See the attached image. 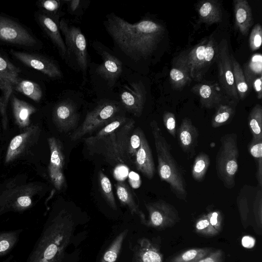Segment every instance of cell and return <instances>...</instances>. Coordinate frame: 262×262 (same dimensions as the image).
<instances>
[{"label":"cell","mask_w":262,"mask_h":262,"mask_svg":"<svg viewBox=\"0 0 262 262\" xmlns=\"http://www.w3.org/2000/svg\"><path fill=\"white\" fill-rule=\"evenodd\" d=\"M85 142L88 149L92 154L101 155L105 161L112 166L126 164L118 147L115 132L97 139L86 138Z\"/></svg>","instance_id":"cell-10"},{"label":"cell","mask_w":262,"mask_h":262,"mask_svg":"<svg viewBox=\"0 0 262 262\" xmlns=\"http://www.w3.org/2000/svg\"><path fill=\"white\" fill-rule=\"evenodd\" d=\"M246 82L249 86H252L253 81L262 76V56L260 54L252 55L249 62L244 66L243 71Z\"/></svg>","instance_id":"cell-32"},{"label":"cell","mask_w":262,"mask_h":262,"mask_svg":"<svg viewBox=\"0 0 262 262\" xmlns=\"http://www.w3.org/2000/svg\"><path fill=\"white\" fill-rule=\"evenodd\" d=\"M128 232L124 230L113 241L109 248L104 254L101 262H115L120 252L124 239Z\"/></svg>","instance_id":"cell-38"},{"label":"cell","mask_w":262,"mask_h":262,"mask_svg":"<svg viewBox=\"0 0 262 262\" xmlns=\"http://www.w3.org/2000/svg\"><path fill=\"white\" fill-rule=\"evenodd\" d=\"M0 40L27 47H33L37 43L35 38L23 26L2 16H0Z\"/></svg>","instance_id":"cell-11"},{"label":"cell","mask_w":262,"mask_h":262,"mask_svg":"<svg viewBox=\"0 0 262 262\" xmlns=\"http://www.w3.org/2000/svg\"><path fill=\"white\" fill-rule=\"evenodd\" d=\"M191 91L199 97L201 105L205 108H216L222 102V94L213 84L199 83L191 88Z\"/></svg>","instance_id":"cell-22"},{"label":"cell","mask_w":262,"mask_h":262,"mask_svg":"<svg viewBox=\"0 0 262 262\" xmlns=\"http://www.w3.org/2000/svg\"><path fill=\"white\" fill-rule=\"evenodd\" d=\"M238 102L232 100L227 103H222L216 107V111L211 120V126L214 128L225 125L233 117Z\"/></svg>","instance_id":"cell-29"},{"label":"cell","mask_w":262,"mask_h":262,"mask_svg":"<svg viewBox=\"0 0 262 262\" xmlns=\"http://www.w3.org/2000/svg\"><path fill=\"white\" fill-rule=\"evenodd\" d=\"M150 127L157 155L159 176L161 180L169 185L177 198L185 200L187 191L185 179L170 152V145L156 121L150 123Z\"/></svg>","instance_id":"cell-3"},{"label":"cell","mask_w":262,"mask_h":262,"mask_svg":"<svg viewBox=\"0 0 262 262\" xmlns=\"http://www.w3.org/2000/svg\"><path fill=\"white\" fill-rule=\"evenodd\" d=\"M209 222L213 228L219 233L222 226V216L219 211H213L207 214Z\"/></svg>","instance_id":"cell-49"},{"label":"cell","mask_w":262,"mask_h":262,"mask_svg":"<svg viewBox=\"0 0 262 262\" xmlns=\"http://www.w3.org/2000/svg\"><path fill=\"white\" fill-rule=\"evenodd\" d=\"M253 212L257 226L259 229L262 225V191L259 188L257 191L253 202Z\"/></svg>","instance_id":"cell-45"},{"label":"cell","mask_w":262,"mask_h":262,"mask_svg":"<svg viewBox=\"0 0 262 262\" xmlns=\"http://www.w3.org/2000/svg\"><path fill=\"white\" fill-rule=\"evenodd\" d=\"M262 76L256 78L252 82V86L257 94V97L259 99L262 98L261 89Z\"/></svg>","instance_id":"cell-52"},{"label":"cell","mask_w":262,"mask_h":262,"mask_svg":"<svg viewBox=\"0 0 262 262\" xmlns=\"http://www.w3.org/2000/svg\"><path fill=\"white\" fill-rule=\"evenodd\" d=\"M20 69L0 55V89L1 100L6 105L15 86L18 81Z\"/></svg>","instance_id":"cell-15"},{"label":"cell","mask_w":262,"mask_h":262,"mask_svg":"<svg viewBox=\"0 0 262 262\" xmlns=\"http://www.w3.org/2000/svg\"><path fill=\"white\" fill-rule=\"evenodd\" d=\"M106 18V29L114 43L134 59L150 55L164 34V27L152 20L131 24L113 13Z\"/></svg>","instance_id":"cell-1"},{"label":"cell","mask_w":262,"mask_h":262,"mask_svg":"<svg viewBox=\"0 0 262 262\" xmlns=\"http://www.w3.org/2000/svg\"><path fill=\"white\" fill-rule=\"evenodd\" d=\"M70 11L72 13L76 12L80 7L81 1L79 0L68 1Z\"/></svg>","instance_id":"cell-55"},{"label":"cell","mask_w":262,"mask_h":262,"mask_svg":"<svg viewBox=\"0 0 262 262\" xmlns=\"http://www.w3.org/2000/svg\"><path fill=\"white\" fill-rule=\"evenodd\" d=\"M128 181L132 187L134 188L139 187L141 184L140 176L134 171L130 172L128 175Z\"/></svg>","instance_id":"cell-51"},{"label":"cell","mask_w":262,"mask_h":262,"mask_svg":"<svg viewBox=\"0 0 262 262\" xmlns=\"http://www.w3.org/2000/svg\"><path fill=\"white\" fill-rule=\"evenodd\" d=\"M125 117L117 116L113 121L105 125L95 135L88 137L92 139H97L105 137L119 128L127 121Z\"/></svg>","instance_id":"cell-39"},{"label":"cell","mask_w":262,"mask_h":262,"mask_svg":"<svg viewBox=\"0 0 262 262\" xmlns=\"http://www.w3.org/2000/svg\"><path fill=\"white\" fill-rule=\"evenodd\" d=\"M215 61L218 69L219 80L225 94L230 98L238 102L239 98L235 88L228 43L223 39L218 44Z\"/></svg>","instance_id":"cell-8"},{"label":"cell","mask_w":262,"mask_h":262,"mask_svg":"<svg viewBox=\"0 0 262 262\" xmlns=\"http://www.w3.org/2000/svg\"><path fill=\"white\" fill-rule=\"evenodd\" d=\"M233 5L235 27L242 34L247 35L253 24L251 7L246 0H234Z\"/></svg>","instance_id":"cell-23"},{"label":"cell","mask_w":262,"mask_h":262,"mask_svg":"<svg viewBox=\"0 0 262 262\" xmlns=\"http://www.w3.org/2000/svg\"><path fill=\"white\" fill-rule=\"evenodd\" d=\"M14 90L23 94L36 102L42 98V92L40 86L29 80H20L16 84Z\"/></svg>","instance_id":"cell-34"},{"label":"cell","mask_w":262,"mask_h":262,"mask_svg":"<svg viewBox=\"0 0 262 262\" xmlns=\"http://www.w3.org/2000/svg\"><path fill=\"white\" fill-rule=\"evenodd\" d=\"M50 150V160L48 170L54 186L60 190L65 183L63 174L65 156L61 142L54 137L48 139Z\"/></svg>","instance_id":"cell-12"},{"label":"cell","mask_w":262,"mask_h":262,"mask_svg":"<svg viewBox=\"0 0 262 262\" xmlns=\"http://www.w3.org/2000/svg\"><path fill=\"white\" fill-rule=\"evenodd\" d=\"M135 121L127 120L123 125L115 131L118 147L125 161L126 164L133 165L129 156V142L134 129Z\"/></svg>","instance_id":"cell-26"},{"label":"cell","mask_w":262,"mask_h":262,"mask_svg":"<svg viewBox=\"0 0 262 262\" xmlns=\"http://www.w3.org/2000/svg\"><path fill=\"white\" fill-rule=\"evenodd\" d=\"M169 80L172 86L177 90L182 89L192 80L186 51L173 58L169 72Z\"/></svg>","instance_id":"cell-17"},{"label":"cell","mask_w":262,"mask_h":262,"mask_svg":"<svg viewBox=\"0 0 262 262\" xmlns=\"http://www.w3.org/2000/svg\"><path fill=\"white\" fill-rule=\"evenodd\" d=\"M199 20L207 25L222 21L221 4L215 0H205L200 2L196 7Z\"/></svg>","instance_id":"cell-25"},{"label":"cell","mask_w":262,"mask_h":262,"mask_svg":"<svg viewBox=\"0 0 262 262\" xmlns=\"http://www.w3.org/2000/svg\"><path fill=\"white\" fill-rule=\"evenodd\" d=\"M10 53L24 64L39 71L52 78L62 77L61 71L53 61L41 55L11 50Z\"/></svg>","instance_id":"cell-13"},{"label":"cell","mask_w":262,"mask_h":262,"mask_svg":"<svg viewBox=\"0 0 262 262\" xmlns=\"http://www.w3.org/2000/svg\"><path fill=\"white\" fill-rule=\"evenodd\" d=\"M39 6L45 11L46 13L52 17L58 18V13L61 6L59 1L47 0L39 2Z\"/></svg>","instance_id":"cell-43"},{"label":"cell","mask_w":262,"mask_h":262,"mask_svg":"<svg viewBox=\"0 0 262 262\" xmlns=\"http://www.w3.org/2000/svg\"><path fill=\"white\" fill-rule=\"evenodd\" d=\"M17 238L16 232L0 234V255L6 253L14 246Z\"/></svg>","instance_id":"cell-42"},{"label":"cell","mask_w":262,"mask_h":262,"mask_svg":"<svg viewBox=\"0 0 262 262\" xmlns=\"http://www.w3.org/2000/svg\"><path fill=\"white\" fill-rule=\"evenodd\" d=\"M209 156L204 152H201L195 157L191 169V175L195 181H201L205 176L210 166Z\"/></svg>","instance_id":"cell-36"},{"label":"cell","mask_w":262,"mask_h":262,"mask_svg":"<svg viewBox=\"0 0 262 262\" xmlns=\"http://www.w3.org/2000/svg\"><path fill=\"white\" fill-rule=\"evenodd\" d=\"M199 132L190 119L184 118L178 129V139L183 150L188 154L193 153L197 145Z\"/></svg>","instance_id":"cell-21"},{"label":"cell","mask_w":262,"mask_h":262,"mask_svg":"<svg viewBox=\"0 0 262 262\" xmlns=\"http://www.w3.org/2000/svg\"><path fill=\"white\" fill-rule=\"evenodd\" d=\"M255 244V241L251 236H245L242 239V244L244 247L250 248L253 247Z\"/></svg>","instance_id":"cell-56"},{"label":"cell","mask_w":262,"mask_h":262,"mask_svg":"<svg viewBox=\"0 0 262 262\" xmlns=\"http://www.w3.org/2000/svg\"><path fill=\"white\" fill-rule=\"evenodd\" d=\"M250 154L258 161L262 159V140H254L252 139L248 146Z\"/></svg>","instance_id":"cell-48"},{"label":"cell","mask_w":262,"mask_h":262,"mask_svg":"<svg viewBox=\"0 0 262 262\" xmlns=\"http://www.w3.org/2000/svg\"><path fill=\"white\" fill-rule=\"evenodd\" d=\"M232 67L234 81L239 99L244 100L249 92V86L246 82L245 77L241 65L230 54Z\"/></svg>","instance_id":"cell-30"},{"label":"cell","mask_w":262,"mask_h":262,"mask_svg":"<svg viewBox=\"0 0 262 262\" xmlns=\"http://www.w3.org/2000/svg\"><path fill=\"white\" fill-rule=\"evenodd\" d=\"M98 181L100 192L108 204L114 210L117 207L112 189V185L108 178L101 171L98 173Z\"/></svg>","instance_id":"cell-37"},{"label":"cell","mask_w":262,"mask_h":262,"mask_svg":"<svg viewBox=\"0 0 262 262\" xmlns=\"http://www.w3.org/2000/svg\"><path fill=\"white\" fill-rule=\"evenodd\" d=\"M213 250L211 248L189 249L173 257L170 262H194L206 256Z\"/></svg>","instance_id":"cell-35"},{"label":"cell","mask_w":262,"mask_h":262,"mask_svg":"<svg viewBox=\"0 0 262 262\" xmlns=\"http://www.w3.org/2000/svg\"><path fill=\"white\" fill-rule=\"evenodd\" d=\"M134 262H163V257L157 245L147 238H142L135 248Z\"/></svg>","instance_id":"cell-24"},{"label":"cell","mask_w":262,"mask_h":262,"mask_svg":"<svg viewBox=\"0 0 262 262\" xmlns=\"http://www.w3.org/2000/svg\"><path fill=\"white\" fill-rule=\"evenodd\" d=\"M224 254L221 249L214 250L206 256L194 262H224Z\"/></svg>","instance_id":"cell-50"},{"label":"cell","mask_w":262,"mask_h":262,"mask_svg":"<svg viewBox=\"0 0 262 262\" xmlns=\"http://www.w3.org/2000/svg\"><path fill=\"white\" fill-rule=\"evenodd\" d=\"M237 204L242 223L244 226L246 225L249 213L248 199L242 191L237 198Z\"/></svg>","instance_id":"cell-46"},{"label":"cell","mask_w":262,"mask_h":262,"mask_svg":"<svg viewBox=\"0 0 262 262\" xmlns=\"http://www.w3.org/2000/svg\"><path fill=\"white\" fill-rule=\"evenodd\" d=\"M140 127L134 128L130 137L129 142V156L130 161L134 166L135 156L141 144V132Z\"/></svg>","instance_id":"cell-41"},{"label":"cell","mask_w":262,"mask_h":262,"mask_svg":"<svg viewBox=\"0 0 262 262\" xmlns=\"http://www.w3.org/2000/svg\"><path fill=\"white\" fill-rule=\"evenodd\" d=\"M134 166L147 179L151 180L156 172L152 152L146 136L141 132V144L135 156Z\"/></svg>","instance_id":"cell-18"},{"label":"cell","mask_w":262,"mask_h":262,"mask_svg":"<svg viewBox=\"0 0 262 262\" xmlns=\"http://www.w3.org/2000/svg\"><path fill=\"white\" fill-rule=\"evenodd\" d=\"M195 230L199 234L212 236L217 235V232L211 225L207 214L200 217L195 223Z\"/></svg>","instance_id":"cell-40"},{"label":"cell","mask_w":262,"mask_h":262,"mask_svg":"<svg viewBox=\"0 0 262 262\" xmlns=\"http://www.w3.org/2000/svg\"><path fill=\"white\" fill-rule=\"evenodd\" d=\"M115 187L120 202L128 207L132 214L138 215L141 223L145 225L146 222L145 216L136 203L128 186L123 182H119L115 185Z\"/></svg>","instance_id":"cell-27"},{"label":"cell","mask_w":262,"mask_h":262,"mask_svg":"<svg viewBox=\"0 0 262 262\" xmlns=\"http://www.w3.org/2000/svg\"><path fill=\"white\" fill-rule=\"evenodd\" d=\"M17 203L21 207H27L31 204L32 201L29 196L25 195L19 197L17 200Z\"/></svg>","instance_id":"cell-54"},{"label":"cell","mask_w":262,"mask_h":262,"mask_svg":"<svg viewBox=\"0 0 262 262\" xmlns=\"http://www.w3.org/2000/svg\"><path fill=\"white\" fill-rule=\"evenodd\" d=\"M238 157L237 134L228 133L223 136L216 156L215 168L219 179L228 189L234 187L235 185Z\"/></svg>","instance_id":"cell-4"},{"label":"cell","mask_w":262,"mask_h":262,"mask_svg":"<svg viewBox=\"0 0 262 262\" xmlns=\"http://www.w3.org/2000/svg\"><path fill=\"white\" fill-rule=\"evenodd\" d=\"M13 112L16 124L21 128L28 126L30 118L36 108L26 102L13 96L12 100Z\"/></svg>","instance_id":"cell-28"},{"label":"cell","mask_w":262,"mask_h":262,"mask_svg":"<svg viewBox=\"0 0 262 262\" xmlns=\"http://www.w3.org/2000/svg\"><path fill=\"white\" fill-rule=\"evenodd\" d=\"M54 121L60 132H67L74 128L78 123V115L74 104L65 100L58 103L53 113Z\"/></svg>","instance_id":"cell-16"},{"label":"cell","mask_w":262,"mask_h":262,"mask_svg":"<svg viewBox=\"0 0 262 262\" xmlns=\"http://www.w3.org/2000/svg\"><path fill=\"white\" fill-rule=\"evenodd\" d=\"M72 215L61 210L46 226L27 262H61L73 233Z\"/></svg>","instance_id":"cell-2"},{"label":"cell","mask_w":262,"mask_h":262,"mask_svg":"<svg viewBox=\"0 0 262 262\" xmlns=\"http://www.w3.org/2000/svg\"><path fill=\"white\" fill-rule=\"evenodd\" d=\"M38 21L42 28L58 49L61 56L67 57V49L59 29L58 18L52 17L45 13H39Z\"/></svg>","instance_id":"cell-19"},{"label":"cell","mask_w":262,"mask_h":262,"mask_svg":"<svg viewBox=\"0 0 262 262\" xmlns=\"http://www.w3.org/2000/svg\"><path fill=\"white\" fill-rule=\"evenodd\" d=\"M31 133V129H30L16 136L11 140L8 147L6 156V163H9L20 154L25 147Z\"/></svg>","instance_id":"cell-31"},{"label":"cell","mask_w":262,"mask_h":262,"mask_svg":"<svg viewBox=\"0 0 262 262\" xmlns=\"http://www.w3.org/2000/svg\"><path fill=\"white\" fill-rule=\"evenodd\" d=\"M218 43L213 36L202 39L187 52L190 75L192 80L199 81L215 61Z\"/></svg>","instance_id":"cell-5"},{"label":"cell","mask_w":262,"mask_h":262,"mask_svg":"<svg viewBox=\"0 0 262 262\" xmlns=\"http://www.w3.org/2000/svg\"><path fill=\"white\" fill-rule=\"evenodd\" d=\"M103 62L96 69V72L113 86L121 74L122 63L116 57L106 51L101 53Z\"/></svg>","instance_id":"cell-20"},{"label":"cell","mask_w":262,"mask_h":262,"mask_svg":"<svg viewBox=\"0 0 262 262\" xmlns=\"http://www.w3.org/2000/svg\"><path fill=\"white\" fill-rule=\"evenodd\" d=\"M120 99L125 107L135 115L142 114L145 102V90L141 82H133L125 85L121 91Z\"/></svg>","instance_id":"cell-14"},{"label":"cell","mask_w":262,"mask_h":262,"mask_svg":"<svg viewBox=\"0 0 262 262\" xmlns=\"http://www.w3.org/2000/svg\"><path fill=\"white\" fill-rule=\"evenodd\" d=\"M256 178L259 188L262 187V159L257 161Z\"/></svg>","instance_id":"cell-53"},{"label":"cell","mask_w":262,"mask_h":262,"mask_svg":"<svg viewBox=\"0 0 262 262\" xmlns=\"http://www.w3.org/2000/svg\"><path fill=\"white\" fill-rule=\"evenodd\" d=\"M119 110V106L112 102L99 104L88 113L83 122L71 135V140L76 141L107 125L117 117Z\"/></svg>","instance_id":"cell-7"},{"label":"cell","mask_w":262,"mask_h":262,"mask_svg":"<svg viewBox=\"0 0 262 262\" xmlns=\"http://www.w3.org/2000/svg\"><path fill=\"white\" fill-rule=\"evenodd\" d=\"M249 41L251 51H255L260 48L262 42V28L259 24H256L252 29Z\"/></svg>","instance_id":"cell-44"},{"label":"cell","mask_w":262,"mask_h":262,"mask_svg":"<svg viewBox=\"0 0 262 262\" xmlns=\"http://www.w3.org/2000/svg\"><path fill=\"white\" fill-rule=\"evenodd\" d=\"M148 219L145 225L157 230L164 229L176 224L180 220L178 212L171 204L160 200L145 204Z\"/></svg>","instance_id":"cell-9"},{"label":"cell","mask_w":262,"mask_h":262,"mask_svg":"<svg viewBox=\"0 0 262 262\" xmlns=\"http://www.w3.org/2000/svg\"><path fill=\"white\" fill-rule=\"evenodd\" d=\"M248 125L252 139L262 140V107L260 104H256L251 110L248 116Z\"/></svg>","instance_id":"cell-33"},{"label":"cell","mask_w":262,"mask_h":262,"mask_svg":"<svg viewBox=\"0 0 262 262\" xmlns=\"http://www.w3.org/2000/svg\"><path fill=\"white\" fill-rule=\"evenodd\" d=\"M59 26L64 36L67 56L76 62L85 77L88 67V52L84 35L80 28L69 24L64 18L60 20Z\"/></svg>","instance_id":"cell-6"},{"label":"cell","mask_w":262,"mask_h":262,"mask_svg":"<svg viewBox=\"0 0 262 262\" xmlns=\"http://www.w3.org/2000/svg\"><path fill=\"white\" fill-rule=\"evenodd\" d=\"M164 125L168 133L174 138L176 136V119L173 113L166 112L163 115Z\"/></svg>","instance_id":"cell-47"}]
</instances>
